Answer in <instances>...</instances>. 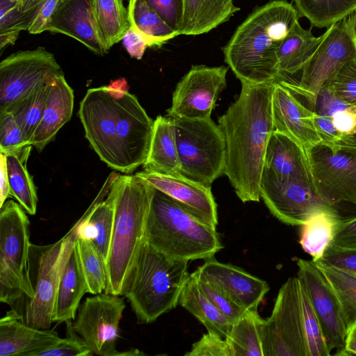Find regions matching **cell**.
Returning <instances> with one entry per match:
<instances>
[{
  "label": "cell",
  "instance_id": "1",
  "mask_svg": "<svg viewBox=\"0 0 356 356\" xmlns=\"http://www.w3.org/2000/svg\"><path fill=\"white\" fill-rule=\"evenodd\" d=\"M241 83L238 98L218 122L226 146L225 175L245 203L261 199L264 157L274 131L271 101L275 81Z\"/></svg>",
  "mask_w": 356,
  "mask_h": 356
},
{
  "label": "cell",
  "instance_id": "2",
  "mask_svg": "<svg viewBox=\"0 0 356 356\" xmlns=\"http://www.w3.org/2000/svg\"><path fill=\"white\" fill-rule=\"evenodd\" d=\"M296 7L273 0L250 14L222 47L224 60L240 81H273L279 73L278 47L299 22Z\"/></svg>",
  "mask_w": 356,
  "mask_h": 356
},
{
  "label": "cell",
  "instance_id": "3",
  "mask_svg": "<svg viewBox=\"0 0 356 356\" xmlns=\"http://www.w3.org/2000/svg\"><path fill=\"white\" fill-rule=\"evenodd\" d=\"M154 187L136 175L112 173L108 193L114 208L112 239L107 260L106 293L124 296L145 243L147 220Z\"/></svg>",
  "mask_w": 356,
  "mask_h": 356
},
{
  "label": "cell",
  "instance_id": "4",
  "mask_svg": "<svg viewBox=\"0 0 356 356\" xmlns=\"http://www.w3.org/2000/svg\"><path fill=\"white\" fill-rule=\"evenodd\" d=\"M145 241L170 257L188 261L212 258L222 248L216 229L196 219L154 187Z\"/></svg>",
  "mask_w": 356,
  "mask_h": 356
},
{
  "label": "cell",
  "instance_id": "5",
  "mask_svg": "<svg viewBox=\"0 0 356 356\" xmlns=\"http://www.w3.org/2000/svg\"><path fill=\"white\" fill-rule=\"evenodd\" d=\"M188 261L170 257L145 241L124 293L139 324H149L179 305Z\"/></svg>",
  "mask_w": 356,
  "mask_h": 356
},
{
  "label": "cell",
  "instance_id": "6",
  "mask_svg": "<svg viewBox=\"0 0 356 356\" xmlns=\"http://www.w3.org/2000/svg\"><path fill=\"white\" fill-rule=\"evenodd\" d=\"M25 211L12 200L0 207V301L13 309L35 293L30 277V221Z\"/></svg>",
  "mask_w": 356,
  "mask_h": 356
},
{
  "label": "cell",
  "instance_id": "7",
  "mask_svg": "<svg viewBox=\"0 0 356 356\" xmlns=\"http://www.w3.org/2000/svg\"><path fill=\"white\" fill-rule=\"evenodd\" d=\"M356 59V12L332 24L305 65L298 83L286 74L279 80L314 111L317 95L326 81L346 63Z\"/></svg>",
  "mask_w": 356,
  "mask_h": 356
},
{
  "label": "cell",
  "instance_id": "8",
  "mask_svg": "<svg viewBox=\"0 0 356 356\" xmlns=\"http://www.w3.org/2000/svg\"><path fill=\"white\" fill-rule=\"evenodd\" d=\"M172 119L181 175L211 186L216 179L225 175L226 146L221 129L211 117Z\"/></svg>",
  "mask_w": 356,
  "mask_h": 356
},
{
  "label": "cell",
  "instance_id": "9",
  "mask_svg": "<svg viewBox=\"0 0 356 356\" xmlns=\"http://www.w3.org/2000/svg\"><path fill=\"white\" fill-rule=\"evenodd\" d=\"M111 86L115 106L117 171L129 174L147 159L154 121L134 95L117 82Z\"/></svg>",
  "mask_w": 356,
  "mask_h": 356
},
{
  "label": "cell",
  "instance_id": "10",
  "mask_svg": "<svg viewBox=\"0 0 356 356\" xmlns=\"http://www.w3.org/2000/svg\"><path fill=\"white\" fill-rule=\"evenodd\" d=\"M264 356H308L298 277H290L277 293L262 326Z\"/></svg>",
  "mask_w": 356,
  "mask_h": 356
},
{
  "label": "cell",
  "instance_id": "11",
  "mask_svg": "<svg viewBox=\"0 0 356 356\" xmlns=\"http://www.w3.org/2000/svg\"><path fill=\"white\" fill-rule=\"evenodd\" d=\"M61 74L54 55L43 47L11 54L0 63V111H8Z\"/></svg>",
  "mask_w": 356,
  "mask_h": 356
},
{
  "label": "cell",
  "instance_id": "12",
  "mask_svg": "<svg viewBox=\"0 0 356 356\" xmlns=\"http://www.w3.org/2000/svg\"><path fill=\"white\" fill-rule=\"evenodd\" d=\"M76 236V223L40 255L35 293L26 306L24 322L28 325L38 329L51 327L59 283Z\"/></svg>",
  "mask_w": 356,
  "mask_h": 356
},
{
  "label": "cell",
  "instance_id": "13",
  "mask_svg": "<svg viewBox=\"0 0 356 356\" xmlns=\"http://www.w3.org/2000/svg\"><path fill=\"white\" fill-rule=\"evenodd\" d=\"M124 309L121 296L106 293L87 297L80 305L73 327L93 354L118 356L116 342Z\"/></svg>",
  "mask_w": 356,
  "mask_h": 356
},
{
  "label": "cell",
  "instance_id": "14",
  "mask_svg": "<svg viewBox=\"0 0 356 356\" xmlns=\"http://www.w3.org/2000/svg\"><path fill=\"white\" fill-rule=\"evenodd\" d=\"M261 198L277 219L291 226H302L313 215L336 210L309 184L295 179L261 175Z\"/></svg>",
  "mask_w": 356,
  "mask_h": 356
},
{
  "label": "cell",
  "instance_id": "15",
  "mask_svg": "<svg viewBox=\"0 0 356 356\" xmlns=\"http://www.w3.org/2000/svg\"><path fill=\"white\" fill-rule=\"evenodd\" d=\"M228 69L225 66L193 65L177 83L167 116L210 118L219 94L227 86Z\"/></svg>",
  "mask_w": 356,
  "mask_h": 356
},
{
  "label": "cell",
  "instance_id": "16",
  "mask_svg": "<svg viewBox=\"0 0 356 356\" xmlns=\"http://www.w3.org/2000/svg\"><path fill=\"white\" fill-rule=\"evenodd\" d=\"M297 266V277L307 293L329 350L337 353L344 346L348 327L339 300L314 261L298 259Z\"/></svg>",
  "mask_w": 356,
  "mask_h": 356
},
{
  "label": "cell",
  "instance_id": "17",
  "mask_svg": "<svg viewBox=\"0 0 356 356\" xmlns=\"http://www.w3.org/2000/svg\"><path fill=\"white\" fill-rule=\"evenodd\" d=\"M309 159L316 192L325 202L356 205V151L333 153L320 145L312 149Z\"/></svg>",
  "mask_w": 356,
  "mask_h": 356
},
{
  "label": "cell",
  "instance_id": "18",
  "mask_svg": "<svg viewBox=\"0 0 356 356\" xmlns=\"http://www.w3.org/2000/svg\"><path fill=\"white\" fill-rule=\"evenodd\" d=\"M78 115L93 150L109 168L117 170L115 106L111 86L88 89L80 102Z\"/></svg>",
  "mask_w": 356,
  "mask_h": 356
},
{
  "label": "cell",
  "instance_id": "19",
  "mask_svg": "<svg viewBox=\"0 0 356 356\" xmlns=\"http://www.w3.org/2000/svg\"><path fill=\"white\" fill-rule=\"evenodd\" d=\"M274 130L288 136L307 153L321 145L314 123L315 112L279 80H275L272 101Z\"/></svg>",
  "mask_w": 356,
  "mask_h": 356
},
{
  "label": "cell",
  "instance_id": "20",
  "mask_svg": "<svg viewBox=\"0 0 356 356\" xmlns=\"http://www.w3.org/2000/svg\"><path fill=\"white\" fill-rule=\"evenodd\" d=\"M136 175L170 196L196 219L216 229L218 223L217 204L211 186L181 175L175 176L147 170Z\"/></svg>",
  "mask_w": 356,
  "mask_h": 356
},
{
  "label": "cell",
  "instance_id": "21",
  "mask_svg": "<svg viewBox=\"0 0 356 356\" xmlns=\"http://www.w3.org/2000/svg\"><path fill=\"white\" fill-rule=\"evenodd\" d=\"M47 31L71 37L99 56L110 49L97 24L92 0H60Z\"/></svg>",
  "mask_w": 356,
  "mask_h": 356
},
{
  "label": "cell",
  "instance_id": "22",
  "mask_svg": "<svg viewBox=\"0 0 356 356\" xmlns=\"http://www.w3.org/2000/svg\"><path fill=\"white\" fill-rule=\"evenodd\" d=\"M196 270L220 286L245 310L257 311L270 290L268 284L238 266L221 263L213 257L205 260Z\"/></svg>",
  "mask_w": 356,
  "mask_h": 356
},
{
  "label": "cell",
  "instance_id": "23",
  "mask_svg": "<svg viewBox=\"0 0 356 356\" xmlns=\"http://www.w3.org/2000/svg\"><path fill=\"white\" fill-rule=\"evenodd\" d=\"M262 174L298 179L316 190L307 153L292 139L275 130L268 140Z\"/></svg>",
  "mask_w": 356,
  "mask_h": 356
},
{
  "label": "cell",
  "instance_id": "24",
  "mask_svg": "<svg viewBox=\"0 0 356 356\" xmlns=\"http://www.w3.org/2000/svg\"><path fill=\"white\" fill-rule=\"evenodd\" d=\"M61 339L54 330L28 325L15 309L0 320V356H35Z\"/></svg>",
  "mask_w": 356,
  "mask_h": 356
},
{
  "label": "cell",
  "instance_id": "25",
  "mask_svg": "<svg viewBox=\"0 0 356 356\" xmlns=\"http://www.w3.org/2000/svg\"><path fill=\"white\" fill-rule=\"evenodd\" d=\"M74 99L73 90L64 74L56 76L51 82L42 119L30 140L38 152L54 139L60 129L71 119Z\"/></svg>",
  "mask_w": 356,
  "mask_h": 356
},
{
  "label": "cell",
  "instance_id": "26",
  "mask_svg": "<svg viewBox=\"0 0 356 356\" xmlns=\"http://www.w3.org/2000/svg\"><path fill=\"white\" fill-rule=\"evenodd\" d=\"M144 170L162 174L181 175V163L172 118L158 115L154 120V130Z\"/></svg>",
  "mask_w": 356,
  "mask_h": 356
},
{
  "label": "cell",
  "instance_id": "27",
  "mask_svg": "<svg viewBox=\"0 0 356 356\" xmlns=\"http://www.w3.org/2000/svg\"><path fill=\"white\" fill-rule=\"evenodd\" d=\"M240 8L233 0H184V12L179 35L206 33L228 21Z\"/></svg>",
  "mask_w": 356,
  "mask_h": 356
},
{
  "label": "cell",
  "instance_id": "28",
  "mask_svg": "<svg viewBox=\"0 0 356 356\" xmlns=\"http://www.w3.org/2000/svg\"><path fill=\"white\" fill-rule=\"evenodd\" d=\"M86 293H88V289L74 244L59 283L53 323L74 321L80 302Z\"/></svg>",
  "mask_w": 356,
  "mask_h": 356
},
{
  "label": "cell",
  "instance_id": "29",
  "mask_svg": "<svg viewBox=\"0 0 356 356\" xmlns=\"http://www.w3.org/2000/svg\"><path fill=\"white\" fill-rule=\"evenodd\" d=\"M114 221V208L108 193L104 201L94 202L76 222L77 237L90 241L108 260Z\"/></svg>",
  "mask_w": 356,
  "mask_h": 356
},
{
  "label": "cell",
  "instance_id": "30",
  "mask_svg": "<svg viewBox=\"0 0 356 356\" xmlns=\"http://www.w3.org/2000/svg\"><path fill=\"white\" fill-rule=\"evenodd\" d=\"M323 38L314 36L298 22L282 41L276 53L279 74L293 75L302 70Z\"/></svg>",
  "mask_w": 356,
  "mask_h": 356
},
{
  "label": "cell",
  "instance_id": "31",
  "mask_svg": "<svg viewBox=\"0 0 356 356\" xmlns=\"http://www.w3.org/2000/svg\"><path fill=\"white\" fill-rule=\"evenodd\" d=\"M33 145L23 146L5 154L10 184V197H14L30 215H35L38 202L37 190L27 169Z\"/></svg>",
  "mask_w": 356,
  "mask_h": 356
},
{
  "label": "cell",
  "instance_id": "32",
  "mask_svg": "<svg viewBox=\"0 0 356 356\" xmlns=\"http://www.w3.org/2000/svg\"><path fill=\"white\" fill-rule=\"evenodd\" d=\"M179 305L197 318L208 332L225 339L229 334L232 323L201 291L193 273L181 291Z\"/></svg>",
  "mask_w": 356,
  "mask_h": 356
},
{
  "label": "cell",
  "instance_id": "33",
  "mask_svg": "<svg viewBox=\"0 0 356 356\" xmlns=\"http://www.w3.org/2000/svg\"><path fill=\"white\" fill-rule=\"evenodd\" d=\"M341 219L337 210L321 211L301 226L299 243L312 260L321 259L332 244Z\"/></svg>",
  "mask_w": 356,
  "mask_h": 356
},
{
  "label": "cell",
  "instance_id": "34",
  "mask_svg": "<svg viewBox=\"0 0 356 356\" xmlns=\"http://www.w3.org/2000/svg\"><path fill=\"white\" fill-rule=\"evenodd\" d=\"M264 320L257 311L247 310L232 325L225 339L231 348L232 356H264Z\"/></svg>",
  "mask_w": 356,
  "mask_h": 356
},
{
  "label": "cell",
  "instance_id": "35",
  "mask_svg": "<svg viewBox=\"0 0 356 356\" xmlns=\"http://www.w3.org/2000/svg\"><path fill=\"white\" fill-rule=\"evenodd\" d=\"M130 26L140 33L149 47H160L178 35L145 0H129Z\"/></svg>",
  "mask_w": 356,
  "mask_h": 356
},
{
  "label": "cell",
  "instance_id": "36",
  "mask_svg": "<svg viewBox=\"0 0 356 356\" xmlns=\"http://www.w3.org/2000/svg\"><path fill=\"white\" fill-rule=\"evenodd\" d=\"M295 6L299 16L317 28L327 29L356 12V0H297Z\"/></svg>",
  "mask_w": 356,
  "mask_h": 356
},
{
  "label": "cell",
  "instance_id": "37",
  "mask_svg": "<svg viewBox=\"0 0 356 356\" xmlns=\"http://www.w3.org/2000/svg\"><path fill=\"white\" fill-rule=\"evenodd\" d=\"M99 29L109 49L122 40L130 26L123 0H92Z\"/></svg>",
  "mask_w": 356,
  "mask_h": 356
},
{
  "label": "cell",
  "instance_id": "38",
  "mask_svg": "<svg viewBox=\"0 0 356 356\" xmlns=\"http://www.w3.org/2000/svg\"><path fill=\"white\" fill-rule=\"evenodd\" d=\"M75 246L88 293L92 295L106 293L108 282L106 260L87 240L76 236Z\"/></svg>",
  "mask_w": 356,
  "mask_h": 356
},
{
  "label": "cell",
  "instance_id": "39",
  "mask_svg": "<svg viewBox=\"0 0 356 356\" xmlns=\"http://www.w3.org/2000/svg\"><path fill=\"white\" fill-rule=\"evenodd\" d=\"M314 261L336 293L349 326L356 319V273Z\"/></svg>",
  "mask_w": 356,
  "mask_h": 356
},
{
  "label": "cell",
  "instance_id": "40",
  "mask_svg": "<svg viewBox=\"0 0 356 356\" xmlns=\"http://www.w3.org/2000/svg\"><path fill=\"white\" fill-rule=\"evenodd\" d=\"M51 81L38 88L7 111L13 115L29 144L43 115Z\"/></svg>",
  "mask_w": 356,
  "mask_h": 356
},
{
  "label": "cell",
  "instance_id": "41",
  "mask_svg": "<svg viewBox=\"0 0 356 356\" xmlns=\"http://www.w3.org/2000/svg\"><path fill=\"white\" fill-rule=\"evenodd\" d=\"M41 0H0V33L28 31Z\"/></svg>",
  "mask_w": 356,
  "mask_h": 356
},
{
  "label": "cell",
  "instance_id": "42",
  "mask_svg": "<svg viewBox=\"0 0 356 356\" xmlns=\"http://www.w3.org/2000/svg\"><path fill=\"white\" fill-rule=\"evenodd\" d=\"M300 296L308 356H328L331 352L329 350L321 326L307 293L300 281Z\"/></svg>",
  "mask_w": 356,
  "mask_h": 356
},
{
  "label": "cell",
  "instance_id": "43",
  "mask_svg": "<svg viewBox=\"0 0 356 356\" xmlns=\"http://www.w3.org/2000/svg\"><path fill=\"white\" fill-rule=\"evenodd\" d=\"M192 273L201 291L232 324L247 311L220 286L200 275L196 270Z\"/></svg>",
  "mask_w": 356,
  "mask_h": 356
},
{
  "label": "cell",
  "instance_id": "44",
  "mask_svg": "<svg viewBox=\"0 0 356 356\" xmlns=\"http://www.w3.org/2000/svg\"><path fill=\"white\" fill-rule=\"evenodd\" d=\"M323 86L349 105H356V59L346 63Z\"/></svg>",
  "mask_w": 356,
  "mask_h": 356
},
{
  "label": "cell",
  "instance_id": "45",
  "mask_svg": "<svg viewBox=\"0 0 356 356\" xmlns=\"http://www.w3.org/2000/svg\"><path fill=\"white\" fill-rule=\"evenodd\" d=\"M73 320H67L66 335L54 346L42 350L35 356H89L93 353L73 327Z\"/></svg>",
  "mask_w": 356,
  "mask_h": 356
},
{
  "label": "cell",
  "instance_id": "46",
  "mask_svg": "<svg viewBox=\"0 0 356 356\" xmlns=\"http://www.w3.org/2000/svg\"><path fill=\"white\" fill-rule=\"evenodd\" d=\"M29 144L13 115L0 111V152L7 154Z\"/></svg>",
  "mask_w": 356,
  "mask_h": 356
},
{
  "label": "cell",
  "instance_id": "47",
  "mask_svg": "<svg viewBox=\"0 0 356 356\" xmlns=\"http://www.w3.org/2000/svg\"><path fill=\"white\" fill-rule=\"evenodd\" d=\"M186 356H232V353L226 339L208 332L194 343Z\"/></svg>",
  "mask_w": 356,
  "mask_h": 356
},
{
  "label": "cell",
  "instance_id": "48",
  "mask_svg": "<svg viewBox=\"0 0 356 356\" xmlns=\"http://www.w3.org/2000/svg\"><path fill=\"white\" fill-rule=\"evenodd\" d=\"M145 1L178 34L183 21L184 0Z\"/></svg>",
  "mask_w": 356,
  "mask_h": 356
},
{
  "label": "cell",
  "instance_id": "49",
  "mask_svg": "<svg viewBox=\"0 0 356 356\" xmlns=\"http://www.w3.org/2000/svg\"><path fill=\"white\" fill-rule=\"evenodd\" d=\"M325 264L356 273V249L331 245L319 260Z\"/></svg>",
  "mask_w": 356,
  "mask_h": 356
},
{
  "label": "cell",
  "instance_id": "50",
  "mask_svg": "<svg viewBox=\"0 0 356 356\" xmlns=\"http://www.w3.org/2000/svg\"><path fill=\"white\" fill-rule=\"evenodd\" d=\"M349 106L329 88L323 86L317 95L314 111L320 115L333 118Z\"/></svg>",
  "mask_w": 356,
  "mask_h": 356
},
{
  "label": "cell",
  "instance_id": "51",
  "mask_svg": "<svg viewBox=\"0 0 356 356\" xmlns=\"http://www.w3.org/2000/svg\"><path fill=\"white\" fill-rule=\"evenodd\" d=\"M314 123L321 145L327 147L332 152H339V144L341 134L334 125L332 118L323 116L315 113Z\"/></svg>",
  "mask_w": 356,
  "mask_h": 356
},
{
  "label": "cell",
  "instance_id": "52",
  "mask_svg": "<svg viewBox=\"0 0 356 356\" xmlns=\"http://www.w3.org/2000/svg\"><path fill=\"white\" fill-rule=\"evenodd\" d=\"M59 1L41 0L28 29L29 33L39 34L47 31Z\"/></svg>",
  "mask_w": 356,
  "mask_h": 356
},
{
  "label": "cell",
  "instance_id": "53",
  "mask_svg": "<svg viewBox=\"0 0 356 356\" xmlns=\"http://www.w3.org/2000/svg\"><path fill=\"white\" fill-rule=\"evenodd\" d=\"M332 245L356 249V216L341 219Z\"/></svg>",
  "mask_w": 356,
  "mask_h": 356
},
{
  "label": "cell",
  "instance_id": "54",
  "mask_svg": "<svg viewBox=\"0 0 356 356\" xmlns=\"http://www.w3.org/2000/svg\"><path fill=\"white\" fill-rule=\"evenodd\" d=\"M122 44L131 58L140 60L149 47L147 39L137 30L129 26L122 38Z\"/></svg>",
  "mask_w": 356,
  "mask_h": 356
},
{
  "label": "cell",
  "instance_id": "55",
  "mask_svg": "<svg viewBox=\"0 0 356 356\" xmlns=\"http://www.w3.org/2000/svg\"><path fill=\"white\" fill-rule=\"evenodd\" d=\"M337 131L343 136H350L356 131V105H350L332 118Z\"/></svg>",
  "mask_w": 356,
  "mask_h": 356
},
{
  "label": "cell",
  "instance_id": "56",
  "mask_svg": "<svg viewBox=\"0 0 356 356\" xmlns=\"http://www.w3.org/2000/svg\"><path fill=\"white\" fill-rule=\"evenodd\" d=\"M10 197L6 156L0 152V207Z\"/></svg>",
  "mask_w": 356,
  "mask_h": 356
},
{
  "label": "cell",
  "instance_id": "57",
  "mask_svg": "<svg viewBox=\"0 0 356 356\" xmlns=\"http://www.w3.org/2000/svg\"><path fill=\"white\" fill-rule=\"evenodd\" d=\"M337 355H356V319L348 326L343 348Z\"/></svg>",
  "mask_w": 356,
  "mask_h": 356
},
{
  "label": "cell",
  "instance_id": "58",
  "mask_svg": "<svg viewBox=\"0 0 356 356\" xmlns=\"http://www.w3.org/2000/svg\"><path fill=\"white\" fill-rule=\"evenodd\" d=\"M356 151V131L350 136H343L339 144V151Z\"/></svg>",
  "mask_w": 356,
  "mask_h": 356
},
{
  "label": "cell",
  "instance_id": "59",
  "mask_svg": "<svg viewBox=\"0 0 356 356\" xmlns=\"http://www.w3.org/2000/svg\"><path fill=\"white\" fill-rule=\"evenodd\" d=\"M19 31H10L0 33V51H3V49L8 45L14 44L17 40L19 34Z\"/></svg>",
  "mask_w": 356,
  "mask_h": 356
},
{
  "label": "cell",
  "instance_id": "60",
  "mask_svg": "<svg viewBox=\"0 0 356 356\" xmlns=\"http://www.w3.org/2000/svg\"><path fill=\"white\" fill-rule=\"evenodd\" d=\"M143 355H145V354L142 351H140L138 349H136V348H131V349L124 351V352H119L118 354V356Z\"/></svg>",
  "mask_w": 356,
  "mask_h": 356
},
{
  "label": "cell",
  "instance_id": "61",
  "mask_svg": "<svg viewBox=\"0 0 356 356\" xmlns=\"http://www.w3.org/2000/svg\"><path fill=\"white\" fill-rule=\"evenodd\" d=\"M293 1H294V2H295V1H296L297 0H293Z\"/></svg>",
  "mask_w": 356,
  "mask_h": 356
}]
</instances>
